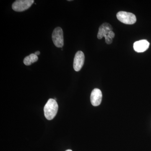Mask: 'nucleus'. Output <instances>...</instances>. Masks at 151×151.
Returning <instances> with one entry per match:
<instances>
[{
    "label": "nucleus",
    "mask_w": 151,
    "mask_h": 151,
    "mask_svg": "<svg viewBox=\"0 0 151 151\" xmlns=\"http://www.w3.org/2000/svg\"><path fill=\"white\" fill-rule=\"evenodd\" d=\"M108 37L111 38V39H113L115 37V33L113 31H111L109 32L108 34Z\"/></svg>",
    "instance_id": "11"
},
{
    "label": "nucleus",
    "mask_w": 151,
    "mask_h": 151,
    "mask_svg": "<svg viewBox=\"0 0 151 151\" xmlns=\"http://www.w3.org/2000/svg\"><path fill=\"white\" fill-rule=\"evenodd\" d=\"M150 43L146 40L135 42L134 44V49L135 51L137 52H142L148 49Z\"/></svg>",
    "instance_id": "7"
},
{
    "label": "nucleus",
    "mask_w": 151,
    "mask_h": 151,
    "mask_svg": "<svg viewBox=\"0 0 151 151\" xmlns=\"http://www.w3.org/2000/svg\"><path fill=\"white\" fill-rule=\"evenodd\" d=\"M105 38V42L108 44H111L113 42V39H111V38L108 37V35L105 36L104 37Z\"/></svg>",
    "instance_id": "10"
},
{
    "label": "nucleus",
    "mask_w": 151,
    "mask_h": 151,
    "mask_svg": "<svg viewBox=\"0 0 151 151\" xmlns=\"http://www.w3.org/2000/svg\"><path fill=\"white\" fill-rule=\"evenodd\" d=\"M84 53L81 51L76 52L73 60V67L76 71H79L84 65Z\"/></svg>",
    "instance_id": "5"
},
{
    "label": "nucleus",
    "mask_w": 151,
    "mask_h": 151,
    "mask_svg": "<svg viewBox=\"0 0 151 151\" xmlns=\"http://www.w3.org/2000/svg\"><path fill=\"white\" fill-rule=\"evenodd\" d=\"M116 16L119 20L125 24H133L137 22L136 16L132 13L121 11Z\"/></svg>",
    "instance_id": "2"
},
{
    "label": "nucleus",
    "mask_w": 151,
    "mask_h": 151,
    "mask_svg": "<svg viewBox=\"0 0 151 151\" xmlns=\"http://www.w3.org/2000/svg\"><path fill=\"white\" fill-rule=\"evenodd\" d=\"M38 59V58L37 55L35 54V53H32L25 58L24 60V63L25 65H29L34 63L36 62Z\"/></svg>",
    "instance_id": "9"
},
{
    "label": "nucleus",
    "mask_w": 151,
    "mask_h": 151,
    "mask_svg": "<svg viewBox=\"0 0 151 151\" xmlns=\"http://www.w3.org/2000/svg\"><path fill=\"white\" fill-rule=\"evenodd\" d=\"M113 27L111 24L108 23H103L99 27L97 38L99 39H101L105 36L108 35L109 32L113 31Z\"/></svg>",
    "instance_id": "8"
},
{
    "label": "nucleus",
    "mask_w": 151,
    "mask_h": 151,
    "mask_svg": "<svg viewBox=\"0 0 151 151\" xmlns=\"http://www.w3.org/2000/svg\"><path fill=\"white\" fill-rule=\"evenodd\" d=\"M52 41L55 45L58 47H62L64 45L63 32L61 28L57 27L52 32Z\"/></svg>",
    "instance_id": "4"
},
{
    "label": "nucleus",
    "mask_w": 151,
    "mask_h": 151,
    "mask_svg": "<svg viewBox=\"0 0 151 151\" xmlns=\"http://www.w3.org/2000/svg\"><path fill=\"white\" fill-rule=\"evenodd\" d=\"M102 92L100 89L95 88L92 90L90 96V100L92 105L94 106H97L101 104L102 102Z\"/></svg>",
    "instance_id": "6"
},
{
    "label": "nucleus",
    "mask_w": 151,
    "mask_h": 151,
    "mask_svg": "<svg viewBox=\"0 0 151 151\" xmlns=\"http://www.w3.org/2000/svg\"><path fill=\"white\" fill-rule=\"evenodd\" d=\"M58 108V105L56 100L50 99L44 108V115L46 119L51 120L54 119L57 113Z\"/></svg>",
    "instance_id": "1"
},
{
    "label": "nucleus",
    "mask_w": 151,
    "mask_h": 151,
    "mask_svg": "<svg viewBox=\"0 0 151 151\" xmlns=\"http://www.w3.org/2000/svg\"><path fill=\"white\" fill-rule=\"evenodd\" d=\"M35 54L37 56L38 55H39L40 54V52L39 51L35 52Z\"/></svg>",
    "instance_id": "12"
},
{
    "label": "nucleus",
    "mask_w": 151,
    "mask_h": 151,
    "mask_svg": "<svg viewBox=\"0 0 151 151\" xmlns=\"http://www.w3.org/2000/svg\"><path fill=\"white\" fill-rule=\"evenodd\" d=\"M65 151H72L70 150H66Z\"/></svg>",
    "instance_id": "13"
},
{
    "label": "nucleus",
    "mask_w": 151,
    "mask_h": 151,
    "mask_svg": "<svg viewBox=\"0 0 151 151\" xmlns=\"http://www.w3.org/2000/svg\"><path fill=\"white\" fill-rule=\"evenodd\" d=\"M34 2V0H18L13 4L12 8L16 12H23L30 7Z\"/></svg>",
    "instance_id": "3"
}]
</instances>
